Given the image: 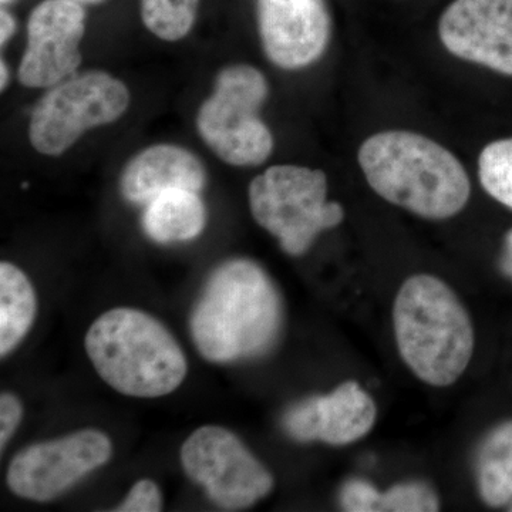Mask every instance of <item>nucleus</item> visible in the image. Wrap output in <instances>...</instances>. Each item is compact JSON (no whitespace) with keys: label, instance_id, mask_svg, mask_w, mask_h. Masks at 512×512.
<instances>
[{"label":"nucleus","instance_id":"17","mask_svg":"<svg viewBox=\"0 0 512 512\" xmlns=\"http://www.w3.org/2000/svg\"><path fill=\"white\" fill-rule=\"evenodd\" d=\"M478 490L485 504L503 507L512 501V421L495 427L481 441L476 457Z\"/></svg>","mask_w":512,"mask_h":512},{"label":"nucleus","instance_id":"22","mask_svg":"<svg viewBox=\"0 0 512 512\" xmlns=\"http://www.w3.org/2000/svg\"><path fill=\"white\" fill-rule=\"evenodd\" d=\"M161 510H163V494L158 485L151 480H140L133 485L126 500L114 511L158 512Z\"/></svg>","mask_w":512,"mask_h":512},{"label":"nucleus","instance_id":"26","mask_svg":"<svg viewBox=\"0 0 512 512\" xmlns=\"http://www.w3.org/2000/svg\"><path fill=\"white\" fill-rule=\"evenodd\" d=\"M0 74H2V80H0V89H2L3 92V90L8 87L10 79L8 66H6V63L3 62V60L0 62Z\"/></svg>","mask_w":512,"mask_h":512},{"label":"nucleus","instance_id":"11","mask_svg":"<svg viewBox=\"0 0 512 512\" xmlns=\"http://www.w3.org/2000/svg\"><path fill=\"white\" fill-rule=\"evenodd\" d=\"M439 33L451 55L512 76V0H454Z\"/></svg>","mask_w":512,"mask_h":512},{"label":"nucleus","instance_id":"16","mask_svg":"<svg viewBox=\"0 0 512 512\" xmlns=\"http://www.w3.org/2000/svg\"><path fill=\"white\" fill-rule=\"evenodd\" d=\"M37 313L35 288L10 262L0 264V356L6 357L28 335Z\"/></svg>","mask_w":512,"mask_h":512},{"label":"nucleus","instance_id":"24","mask_svg":"<svg viewBox=\"0 0 512 512\" xmlns=\"http://www.w3.org/2000/svg\"><path fill=\"white\" fill-rule=\"evenodd\" d=\"M16 32V20L6 10L0 13V45L5 46Z\"/></svg>","mask_w":512,"mask_h":512},{"label":"nucleus","instance_id":"14","mask_svg":"<svg viewBox=\"0 0 512 512\" xmlns=\"http://www.w3.org/2000/svg\"><path fill=\"white\" fill-rule=\"evenodd\" d=\"M207 173L200 158L187 148L157 144L128 161L120 177L121 195L134 204H148L168 190L200 192Z\"/></svg>","mask_w":512,"mask_h":512},{"label":"nucleus","instance_id":"9","mask_svg":"<svg viewBox=\"0 0 512 512\" xmlns=\"http://www.w3.org/2000/svg\"><path fill=\"white\" fill-rule=\"evenodd\" d=\"M111 454L113 444L107 434L96 429L79 430L23 448L13 457L6 481L18 497L46 503L104 466Z\"/></svg>","mask_w":512,"mask_h":512},{"label":"nucleus","instance_id":"2","mask_svg":"<svg viewBox=\"0 0 512 512\" xmlns=\"http://www.w3.org/2000/svg\"><path fill=\"white\" fill-rule=\"evenodd\" d=\"M359 164L380 197L429 220L454 217L470 198V178L460 161L420 134H375L360 147Z\"/></svg>","mask_w":512,"mask_h":512},{"label":"nucleus","instance_id":"4","mask_svg":"<svg viewBox=\"0 0 512 512\" xmlns=\"http://www.w3.org/2000/svg\"><path fill=\"white\" fill-rule=\"evenodd\" d=\"M84 346L97 375L124 396H167L187 376L180 343L160 320L138 309L103 313L87 330Z\"/></svg>","mask_w":512,"mask_h":512},{"label":"nucleus","instance_id":"28","mask_svg":"<svg viewBox=\"0 0 512 512\" xmlns=\"http://www.w3.org/2000/svg\"><path fill=\"white\" fill-rule=\"evenodd\" d=\"M9 2H10V0H2L3 5H5V3H9Z\"/></svg>","mask_w":512,"mask_h":512},{"label":"nucleus","instance_id":"18","mask_svg":"<svg viewBox=\"0 0 512 512\" xmlns=\"http://www.w3.org/2000/svg\"><path fill=\"white\" fill-rule=\"evenodd\" d=\"M200 0H141L144 26L158 39L178 42L191 32Z\"/></svg>","mask_w":512,"mask_h":512},{"label":"nucleus","instance_id":"8","mask_svg":"<svg viewBox=\"0 0 512 512\" xmlns=\"http://www.w3.org/2000/svg\"><path fill=\"white\" fill-rule=\"evenodd\" d=\"M185 474L207 491L208 498L228 511L244 510L274 488L268 468L232 431L202 426L181 447Z\"/></svg>","mask_w":512,"mask_h":512},{"label":"nucleus","instance_id":"13","mask_svg":"<svg viewBox=\"0 0 512 512\" xmlns=\"http://www.w3.org/2000/svg\"><path fill=\"white\" fill-rule=\"evenodd\" d=\"M375 400L353 380L340 384L326 396H311L289 407L282 426L301 443L323 441L348 446L363 439L375 426Z\"/></svg>","mask_w":512,"mask_h":512},{"label":"nucleus","instance_id":"29","mask_svg":"<svg viewBox=\"0 0 512 512\" xmlns=\"http://www.w3.org/2000/svg\"><path fill=\"white\" fill-rule=\"evenodd\" d=\"M510 510L512 511V501H511V508H510Z\"/></svg>","mask_w":512,"mask_h":512},{"label":"nucleus","instance_id":"15","mask_svg":"<svg viewBox=\"0 0 512 512\" xmlns=\"http://www.w3.org/2000/svg\"><path fill=\"white\" fill-rule=\"evenodd\" d=\"M143 214L144 232L158 242H185L200 237L207 224V210L198 192L168 190L146 204Z\"/></svg>","mask_w":512,"mask_h":512},{"label":"nucleus","instance_id":"6","mask_svg":"<svg viewBox=\"0 0 512 512\" xmlns=\"http://www.w3.org/2000/svg\"><path fill=\"white\" fill-rule=\"evenodd\" d=\"M268 93L264 74L249 64H231L218 73L214 92L198 110L197 130L224 163L256 167L271 157L274 137L259 119Z\"/></svg>","mask_w":512,"mask_h":512},{"label":"nucleus","instance_id":"20","mask_svg":"<svg viewBox=\"0 0 512 512\" xmlns=\"http://www.w3.org/2000/svg\"><path fill=\"white\" fill-rule=\"evenodd\" d=\"M440 510L439 495L429 484L409 481L393 485L380 493L377 512H436Z\"/></svg>","mask_w":512,"mask_h":512},{"label":"nucleus","instance_id":"19","mask_svg":"<svg viewBox=\"0 0 512 512\" xmlns=\"http://www.w3.org/2000/svg\"><path fill=\"white\" fill-rule=\"evenodd\" d=\"M478 173L484 190L512 210V138L494 141L484 148Z\"/></svg>","mask_w":512,"mask_h":512},{"label":"nucleus","instance_id":"21","mask_svg":"<svg viewBox=\"0 0 512 512\" xmlns=\"http://www.w3.org/2000/svg\"><path fill=\"white\" fill-rule=\"evenodd\" d=\"M380 491L365 480H349L340 490L339 501L349 512H377Z\"/></svg>","mask_w":512,"mask_h":512},{"label":"nucleus","instance_id":"7","mask_svg":"<svg viewBox=\"0 0 512 512\" xmlns=\"http://www.w3.org/2000/svg\"><path fill=\"white\" fill-rule=\"evenodd\" d=\"M130 106L126 84L109 73L89 72L56 84L36 104L29 141L37 153L59 157L86 131L114 123Z\"/></svg>","mask_w":512,"mask_h":512},{"label":"nucleus","instance_id":"12","mask_svg":"<svg viewBox=\"0 0 512 512\" xmlns=\"http://www.w3.org/2000/svg\"><path fill=\"white\" fill-rule=\"evenodd\" d=\"M265 55L275 66L298 70L325 53L330 18L325 0H256Z\"/></svg>","mask_w":512,"mask_h":512},{"label":"nucleus","instance_id":"3","mask_svg":"<svg viewBox=\"0 0 512 512\" xmlns=\"http://www.w3.org/2000/svg\"><path fill=\"white\" fill-rule=\"evenodd\" d=\"M397 348L421 382L434 387L456 383L474 353V328L456 292L431 275H414L393 305Z\"/></svg>","mask_w":512,"mask_h":512},{"label":"nucleus","instance_id":"27","mask_svg":"<svg viewBox=\"0 0 512 512\" xmlns=\"http://www.w3.org/2000/svg\"><path fill=\"white\" fill-rule=\"evenodd\" d=\"M73 2L80 3V5H96V3L103 2V0H73Z\"/></svg>","mask_w":512,"mask_h":512},{"label":"nucleus","instance_id":"10","mask_svg":"<svg viewBox=\"0 0 512 512\" xmlns=\"http://www.w3.org/2000/svg\"><path fill=\"white\" fill-rule=\"evenodd\" d=\"M86 12L73 0H43L30 13L28 46L19 66V80L30 89L62 83L82 64Z\"/></svg>","mask_w":512,"mask_h":512},{"label":"nucleus","instance_id":"5","mask_svg":"<svg viewBox=\"0 0 512 512\" xmlns=\"http://www.w3.org/2000/svg\"><path fill=\"white\" fill-rule=\"evenodd\" d=\"M248 197L256 224L292 256L305 254L320 232L338 227L345 217L342 205L326 200L325 173L299 165L268 168L252 180Z\"/></svg>","mask_w":512,"mask_h":512},{"label":"nucleus","instance_id":"23","mask_svg":"<svg viewBox=\"0 0 512 512\" xmlns=\"http://www.w3.org/2000/svg\"><path fill=\"white\" fill-rule=\"evenodd\" d=\"M23 416V406L19 397L13 393L0 394V451L5 450L6 444L18 430Z\"/></svg>","mask_w":512,"mask_h":512},{"label":"nucleus","instance_id":"25","mask_svg":"<svg viewBox=\"0 0 512 512\" xmlns=\"http://www.w3.org/2000/svg\"><path fill=\"white\" fill-rule=\"evenodd\" d=\"M501 269L512 278V252H504L503 259H501Z\"/></svg>","mask_w":512,"mask_h":512},{"label":"nucleus","instance_id":"1","mask_svg":"<svg viewBox=\"0 0 512 512\" xmlns=\"http://www.w3.org/2000/svg\"><path fill=\"white\" fill-rule=\"evenodd\" d=\"M282 328L281 293L264 268L242 258L212 272L190 318L198 352L214 363L268 355L278 345Z\"/></svg>","mask_w":512,"mask_h":512}]
</instances>
